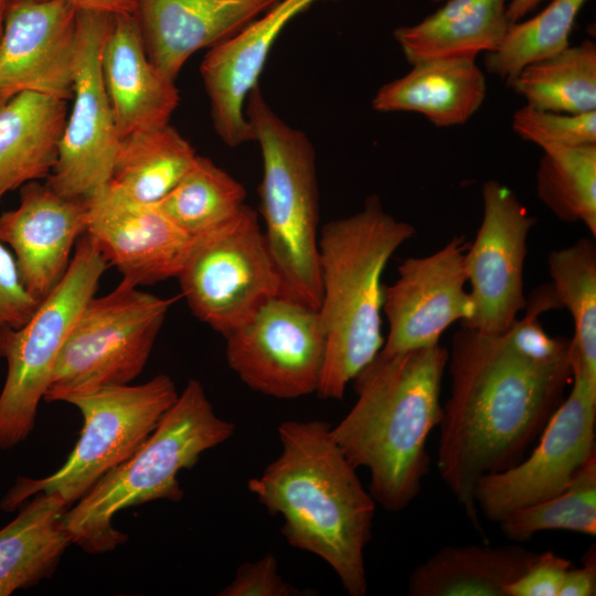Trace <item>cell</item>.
I'll return each mask as SVG.
<instances>
[{
  "label": "cell",
  "mask_w": 596,
  "mask_h": 596,
  "mask_svg": "<svg viewBox=\"0 0 596 596\" xmlns=\"http://www.w3.org/2000/svg\"><path fill=\"white\" fill-rule=\"evenodd\" d=\"M568 355L543 362L521 353L507 332L461 328L448 350L449 396L438 424L439 476L481 532L473 493L487 475L520 462L564 400Z\"/></svg>",
  "instance_id": "obj_1"
},
{
  "label": "cell",
  "mask_w": 596,
  "mask_h": 596,
  "mask_svg": "<svg viewBox=\"0 0 596 596\" xmlns=\"http://www.w3.org/2000/svg\"><path fill=\"white\" fill-rule=\"evenodd\" d=\"M281 453L247 482L289 545L323 560L350 596H364V551L372 538L376 502L356 468L322 421H286L277 429Z\"/></svg>",
  "instance_id": "obj_2"
},
{
  "label": "cell",
  "mask_w": 596,
  "mask_h": 596,
  "mask_svg": "<svg viewBox=\"0 0 596 596\" xmlns=\"http://www.w3.org/2000/svg\"><path fill=\"white\" fill-rule=\"evenodd\" d=\"M448 350L438 344L379 352L352 380L356 401L331 426L348 460L370 473L369 491L389 512L421 493L430 457L427 439L441 418V383Z\"/></svg>",
  "instance_id": "obj_3"
},
{
  "label": "cell",
  "mask_w": 596,
  "mask_h": 596,
  "mask_svg": "<svg viewBox=\"0 0 596 596\" xmlns=\"http://www.w3.org/2000/svg\"><path fill=\"white\" fill-rule=\"evenodd\" d=\"M415 235V226L386 212L377 196L320 230L318 312L326 359L319 397L342 400L348 384L382 349V275L395 251Z\"/></svg>",
  "instance_id": "obj_4"
},
{
  "label": "cell",
  "mask_w": 596,
  "mask_h": 596,
  "mask_svg": "<svg viewBox=\"0 0 596 596\" xmlns=\"http://www.w3.org/2000/svg\"><path fill=\"white\" fill-rule=\"evenodd\" d=\"M232 422L216 415L203 385L190 379L155 430L121 464L105 473L63 515L72 543L89 554L115 550L127 535L113 526L115 514L153 500L179 502L178 473L227 439Z\"/></svg>",
  "instance_id": "obj_5"
},
{
  "label": "cell",
  "mask_w": 596,
  "mask_h": 596,
  "mask_svg": "<svg viewBox=\"0 0 596 596\" xmlns=\"http://www.w3.org/2000/svg\"><path fill=\"white\" fill-rule=\"evenodd\" d=\"M245 115L260 148L263 233L283 296L318 309L321 284L315 148L305 132L272 109L258 85L247 96Z\"/></svg>",
  "instance_id": "obj_6"
},
{
  "label": "cell",
  "mask_w": 596,
  "mask_h": 596,
  "mask_svg": "<svg viewBox=\"0 0 596 596\" xmlns=\"http://www.w3.org/2000/svg\"><path fill=\"white\" fill-rule=\"evenodd\" d=\"M179 393L173 380L158 374L138 385H114L71 397L83 416L79 438L52 475L20 477L0 502L9 512L39 493L55 494L70 507L109 470L129 458L155 430Z\"/></svg>",
  "instance_id": "obj_7"
},
{
  "label": "cell",
  "mask_w": 596,
  "mask_h": 596,
  "mask_svg": "<svg viewBox=\"0 0 596 596\" xmlns=\"http://www.w3.org/2000/svg\"><path fill=\"white\" fill-rule=\"evenodd\" d=\"M173 298L121 283L93 296L75 319L57 356L46 402L130 384L143 370Z\"/></svg>",
  "instance_id": "obj_8"
},
{
  "label": "cell",
  "mask_w": 596,
  "mask_h": 596,
  "mask_svg": "<svg viewBox=\"0 0 596 596\" xmlns=\"http://www.w3.org/2000/svg\"><path fill=\"white\" fill-rule=\"evenodd\" d=\"M108 262L84 233L58 285L31 318L0 342L8 373L0 393V449H10L32 433L64 341L86 302L95 296Z\"/></svg>",
  "instance_id": "obj_9"
},
{
  "label": "cell",
  "mask_w": 596,
  "mask_h": 596,
  "mask_svg": "<svg viewBox=\"0 0 596 596\" xmlns=\"http://www.w3.org/2000/svg\"><path fill=\"white\" fill-rule=\"evenodd\" d=\"M178 279L193 315L224 338L283 295L258 214L248 205L196 240Z\"/></svg>",
  "instance_id": "obj_10"
},
{
  "label": "cell",
  "mask_w": 596,
  "mask_h": 596,
  "mask_svg": "<svg viewBox=\"0 0 596 596\" xmlns=\"http://www.w3.org/2000/svg\"><path fill=\"white\" fill-rule=\"evenodd\" d=\"M571 362L572 389L531 455L509 469L483 476L475 488L478 511L492 522L558 494L596 456V383L588 379L573 350Z\"/></svg>",
  "instance_id": "obj_11"
},
{
  "label": "cell",
  "mask_w": 596,
  "mask_h": 596,
  "mask_svg": "<svg viewBox=\"0 0 596 596\" xmlns=\"http://www.w3.org/2000/svg\"><path fill=\"white\" fill-rule=\"evenodd\" d=\"M225 340L228 366L251 390L280 400L317 393L326 359L318 309L279 295Z\"/></svg>",
  "instance_id": "obj_12"
},
{
  "label": "cell",
  "mask_w": 596,
  "mask_h": 596,
  "mask_svg": "<svg viewBox=\"0 0 596 596\" xmlns=\"http://www.w3.org/2000/svg\"><path fill=\"white\" fill-rule=\"evenodd\" d=\"M113 20L111 14L77 10L73 105L45 182L65 198L86 201L111 178L119 137L100 55Z\"/></svg>",
  "instance_id": "obj_13"
},
{
  "label": "cell",
  "mask_w": 596,
  "mask_h": 596,
  "mask_svg": "<svg viewBox=\"0 0 596 596\" xmlns=\"http://www.w3.org/2000/svg\"><path fill=\"white\" fill-rule=\"evenodd\" d=\"M481 195V223L465 255L475 312L461 328L501 334L526 307V242L536 219L510 188L497 180L486 181Z\"/></svg>",
  "instance_id": "obj_14"
},
{
  "label": "cell",
  "mask_w": 596,
  "mask_h": 596,
  "mask_svg": "<svg viewBox=\"0 0 596 596\" xmlns=\"http://www.w3.org/2000/svg\"><path fill=\"white\" fill-rule=\"evenodd\" d=\"M469 243L464 235L454 236L438 251L400 264L396 280L383 290L389 333L381 352L438 344L453 323L461 324L472 317L475 305L465 289Z\"/></svg>",
  "instance_id": "obj_15"
},
{
  "label": "cell",
  "mask_w": 596,
  "mask_h": 596,
  "mask_svg": "<svg viewBox=\"0 0 596 596\" xmlns=\"http://www.w3.org/2000/svg\"><path fill=\"white\" fill-rule=\"evenodd\" d=\"M77 10L64 0H8L0 35V107L23 92L73 97Z\"/></svg>",
  "instance_id": "obj_16"
},
{
  "label": "cell",
  "mask_w": 596,
  "mask_h": 596,
  "mask_svg": "<svg viewBox=\"0 0 596 596\" xmlns=\"http://www.w3.org/2000/svg\"><path fill=\"white\" fill-rule=\"evenodd\" d=\"M86 232L123 281L153 285L178 278L198 238L156 204L131 200L107 183L86 200Z\"/></svg>",
  "instance_id": "obj_17"
},
{
  "label": "cell",
  "mask_w": 596,
  "mask_h": 596,
  "mask_svg": "<svg viewBox=\"0 0 596 596\" xmlns=\"http://www.w3.org/2000/svg\"><path fill=\"white\" fill-rule=\"evenodd\" d=\"M87 219L86 201L65 198L39 181L22 185L19 205L0 214V242L12 249L21 278L38 300L64 277Z\"/></svg>",
  "instance_id": "obj_18"
},
{
  "label": "cell",
  "mask_w": 596,
  "mask_h": 596,
  "mask_svg": "<svg viewBox=\"0 0 596 596\" xmlns=\"http://www.w3.org/2000/svg\"><path fill=\"white\" fill-rule=\"evenodd\" d=\"M317 1L280 0L236 34L209 49L200 73L210 100L214 129L228 147L254 140L245 115L247 96L257 86L283 29Z\"/></svg>",
  "instance_id": "obj_19"
},
{
  "label": "cell",
  "mask_w": 596,
  "mask_h": 596,
  "mask_svg": "<svg viewBox=\"0 0 596 596\" xmlns=\"http://www.w3.org/2000/svg\"><path fill=\"white\" fill-rule=\"evenodd\" d=\"M280 0H136L147 55L175 81L189 57L244 29Z\"/></svg>",
  "instance_id": "obj_20"
},
{
  "label": "cell",
  "mask_w": 596,
  "mask_h": 596,
  "mask_svg": "<svg viewBox=\"0 0 596 596\" xmlns=\"http://www.w3.org/2000/svg\"><path fill=\"white\" fill-rule=\"evenodd\" d=\"M100 67L119 139L169 124L179 92L149 60L134 14L114 15Z\"/></svg>",
  "instance_id": "obj_21"
},
{
  "label": "cell",
  "mask_w": 596,
  "mask_h": 596,
  "mask_svg": "<svg viewBox=\"0 0 596 596\" xmlns=\"http://www.w3.org/2000/svg\"><path fill=\"white\" fill-rule=\"evenodd\" d=\"M476 57L455 55L417 62L408 73L380 87L372 107L382 113H417L436 127L464 125L487 96L486 76Z\"/></svg>",
  "instance_id": "obj_22"
},
{
  "label": "cell",
  "mask_w": 596,
  "mask_h": 596,
  "mask_svg": "<svg viewBox=\"0 0 596 596\" xmlns=\"http://www.w3.org/2000/svg\"><path fill=\"white\" fill-rule=\"evenodd\" d=\"M67 102L23 92L0 107V202L54 168L67 118Z\"/></svg>",
  "instance_id": "obj_23"
},
{
  "label": "cell",
  "mask_w": 596,
  "mask_h": 596,
  "mask_svg": "<svg viewBox=\"0 0 596 596\" xmlns=\"http://www.w3.org/2000/svg\"><path fill=\"white\" fill-rule=\"evenodd\" d=\"M538 553L520 545L444 546L409 575L411 596H508Z\"/></svg>",
  "instance_id": "obj_24"
},
{
  "label": "cell",
  "mask_w": 596,
  "mask_h": 596,
  "mask_svg": "<svg viewBox=\"0 0 596 596\" xmlns=\"http://www.w3.org/2000/svg\"><path fill=\"white\" fill-rule=\"evenodd\" d=\"M507 0H447L413 25L394 30V39L407 62L494 51L510 21Z\"/></svg>",
  "instance_id": "obj_25"
},
{
  "label": "cell",
  "mask_w": 596,
  "mask_h": 596,
  "mask_svg": "<svg viewBox=\"0 0 596 596\" xmlns=\"http://www.w3.org/2000/svg\"><path fill=\"white\" fill-rule=\"evenodd\" d=\"M21 508L0 529V596L49 578L72 544L63 524L67 504L60 497L39 493Z\"/></svg>",
  "instance_id": "obj_26"
},
{
  "label": "cell",
  "mask_w": 596,
  "mask_h": 596,
  "mask_svg": "<svg viewBox=\"0 0 596 596\" xmlns=\"http://www.w3.org/2000/svg\"><path fill=\"white\" fill-rule=\"evenodd\" d=\"M193 147L169 124L119 139L110 185L134 201L156 204L193 164Z\"/></svg>",
  "instance_id": "obj_27"
},
{
  "label": "cell",
  "mask_w": 596,
  "mask_h": 596,
  "mask_svg": "<svg viewBox=\"0 0 596 596\" xmlns=\"http://www.w3.org/2000/svg\"><path fill=\"white\" fill-rule=\"evenodd\" d=\"M507 85L539 109L564 114L596 110V43L585 40L524 66Z\"/></svg>",
  "instance_id": "obj_28"
},
{
  "label": "cell",
  "mask_w": 596,
  "mask_h": 596,
  "mask_svg": "<svg viewBox=\"0 0 596 596\" xmlns=\"http://www.w3.org/2000/svg\"><path fill=\"white\" fill-rule=\"evenodd\" d=\"M246 190L211 159L196 156L178 184L157 205L194 238L231 223L244 209Z\"/></svg>",
  "instance_id": "obj_29"
},
{
  "label": "cell",
  "mask_w": 596,
  "mask_h": 596,
  "mask_svg": "<svg viewBox=\"0 0 596 596\" xmlns=\"http://www.w3.org/2000/svg\"><path fill=\"white\" fill-rule=\"evenodd\" d=\"M551 285L573 319L572 349L588 379L596 383V245L590 237L552 251Z\"/></svg>",
  "instance_id": "obj_30"
},
{
  "label": "cell",
  "mask_w": 596,
  "mask_h": 596,
  "mask_svg": "<svg viewBox=\"0 0 596 596\" xmlns=\"http://www.w3.org/2000/svg\"><path fill=\"white\" fill-rule=\"evenodd\" d=\"M536 195L561 221L581 222L596 236V143L542 149Z\"/></svg>",
  "instance_id": "obj_31"
},
{
  "label": "cell",
  "mask_w": 596,
  "mask_h": 596,
  "mask_svg": "<svg viewBox=\"0 0 596 596\" xmlns=\"http://www.w3.org/2000/svg\"><path fill=\"white\" fill-rule=\"evenodd\" d=\"M588 0H551L538 14L510 23L498 47L485 53L488 73L510 82L524 66L570 46L576 19Z\"/></svg>",
  "instance_id": "obj_32"
},
{
  "label": "cell",
  "mask_w": 596,
  "mask_h": 596,
  "mask_svg": "<svg viewBox=\"0 0 596 596\" xmlns=\"http://www.w3.org/2000/svg\"><path fill=\"white\" fill-rule=\"evenodd\" d=\"M502 533L521 543L550 530L596 535V456L575 475L570 486L542 502L519 509L500 522Z\"/></svg>",
  "instance_id": "obj_33"
},
{
  "label": "cell",
  "mask_w": 596,
  "mask_h": 596,
  "mask_svg": "<svg viewBox=\"0 0 596 596\" xmlns=\"http://www.w3.org/2000/svg\"><path fill=\"white\" fill-rule=\"evenodd\" d=\"M511 127L521 139L541 149L596 143V110L564 114L525 104L513 113Z\"/></svg>",
  "instance_id": "obj_34"
},
{
  "label": "cell",
  "mask_w": 596,
  "mask_h": 596,
  "mask_svg": "<svg viewBox=\"0 0 596 596\" xmlns=\"http://www.w3.org/2000/svg\"><path fill=\"white\" fill-rule=\"evenodd\" d=\"M39 304L25 287L13 254L0 242V342L9 331L21 328Z\"/></svg>",
  "instance_id": "obj_35"
},
{
  "label": "cell",
  "mask_w": 596,
  "mask_h": 596,
  "mask_svg": "<svg viewBox=\"0 0 596 596\" xmlns=\"http://www.w3.org/2000/svg\"><path fill=\"white\" fill-rule=\"evenodd\" d=\"M286 582L278 573L276 557L267 554L254 562L242 564L234 579L220 596H301L312 595Z\"/></svg>",
  "instance_id": "obj_36"
},
{
  "label": "cell",
  "mask_w": 596,
  "mask_h": 596,
  "mask_svg": "<svg viewBox=\"0 0 596 596\" xmlns=\"http://www.w3.org/2000/svg\"><path fill=\"white\" fill-rule=\"evenodd\" d=\"M571 566L570 560L552 551L538 553L528 570L507 587V595L558 596Z\"/></svg>",
  "instance_id": "obj_37"
},
{
  "label": "cell",
  "mask_w": 596,
  "mask_h": 596,
  "mask_svg": "<svg viewBox=\"0 0 596 596\" xmlns=\"http://www.w3.org/2000/svg\"><path fill=\"white\" fill-rule=\"evenodd\" d=\"M596 595V549L593 544L582 558V566L567 570L558 596Z\"/></svg>",
  "instance_id": "obj_38"
},
{
  "label": "cell",
  "mask_w": 596,
  "mask_h": 596,
  "mask_svg": "<svg viewBox=\"0 0 596 596\" xmlns=\"http://www.w3.org/2000/svg\"><path fill=\"white\" fill-rule=\"evenodd\" d=\"M79 11H95L111 15L134 14L136 0H64Z\"/></svg>",
  "instance_id": "obj_39"
},
{
  "label": "cell",
  "mask_w": 596,
  "mask_h": 596,
  "mask_svg": "<svg viewBox=\"0 0 596 596\" xmlns=\"http://www.w3.org/2000/svg\"><path fill=\"white\" fill-rule=\"evenodd\" d=\"M546 0H511L507 4V17L511 23L521 21Z\"/></svg>",
  "instance_id": "obj_40"
},
{
  "label": "cell",
  "mask_w": 596,
  "mask_h": 596,
  "mask_svg": "<svg viewBox=\"0 0 596 596\" xmlns=\"http://www.w3.org/2000/svg\"><path fill=\"white\" fill-rule=\"evenodd\" d=\"M7 2H8V0H0V35H1V32H2L3 17H4Z\"/></svg>",
  "instance_id": "obj_41"
},
{
  "label": "cell",
  "mask_w": 596,
  "mask_h": 596,
  "mask_svg": "<svg viewBox=\"0 0 596 596\" xmlns=\"http://www.w3.org/2000/svg\"><path fill=\"white\" fill-rule=\"evenodd\" d=\"M433 2H440V1H445V0H432Z\"/></svg>",
  "instance_id": "obj_42"
}]
</instances>
